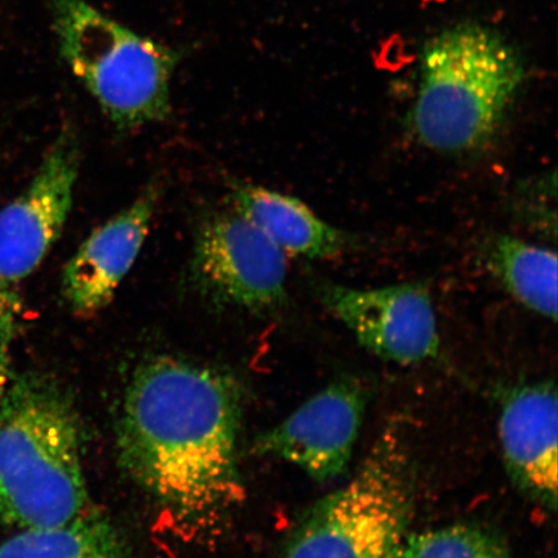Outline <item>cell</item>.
<instances>
[{"label":"cell","instance_id":"obj_1","mask_svg":"<svg viewBox=\"0 0 558 558\" xmlns=\"http://www.w3.org/2000/svg\"><path fill=\"white\" fill-rule=\"evenodd\" d=\"M242 392L232 376L171 355L136 368L117 450L125 473L186 534L218 533L243 499Z\"/></svg>","mask_w":558,"mask_h":558},{"label":"cell","instance_id":"obj_2","mask_svg":"<svg viewBox=\"0 0 558 558\" xmlns=\"http://www.w3.org/2000/svg\"><path fill=\"white\" fill-rule=\"evenodd\" d=\"M87 505L72 397L48 376H21L0 402V520L21 530L56 527Z\"/></svg>","mask_w":558,"mask_h":558},{"label":"cell","instance_id":"obj_3","mask_svg":"<svg viewBox=\"0 0 558 558\" xmlns=\"http://www.w3.org/2000/svg\"><path fill=\"white\" fill-rule=\"evenodd\" d=\"M421 75L410 113L417 142L444 155H464L497 136L525 69L500 34L463 24L428 41Z\"/></svg>","mask_w":558,"mask_h":558},{"label":"cell","instance_id":"obj_4","mask_svg":"<svg viewBox=\"0 0 558 558\" xmlns=\"http://www.w3.org/2000/svg\"><path fill=\"white\" fill-rule=\"evenodd\" d=\"M62 60L121 132L171 113L181 52L105 15L88 0H46Z\"/></svg>","mask_w":558,"mask_h":558},{"label":"cell","instance_id":"obj_5","mask_svg":"<svg viewBox=\"0 0 558 558\" xmlns=\"http://www.w3.org/2000/svg\"><path fill=\"white\" fill-rule=\"evenodd\" d=\"M414 497V465L403 436L390 428L353 478L314 505L281 558H395Z\"/></svg>","mask_w":558,"mask_h":558},{"label":"cell","instance_id":"obj_6","mask_svg":"<svg viewBox=\"0 0 558 558\" xmlns=\"http://www.w3.org/2000/svg\"><path fill=\"white\" fill-rule=\"evenodd\" d=\"M286 256L233 209L199 228L191 275L195 288L215 304L268 311L284 302Z\"/></svg>","mask_w":558,"mask_h":558},{"label":"cell","instance_id":"obj_7","mask_svg":"<svg viewBox=\"0 0 558 558\" xmlns=\"http://www.w3.org/2000/svg\"><path fill=\"white\" fill-rule=\"evenodd\" d=\"M319 294L326 308L379 359L416 365L437 357V318L427 286L410 282L357 289L324 282Z\"/></svg>","mask_w":558,"mask_h":558},{"label":"cell","instance_id":"obj_8","mask_svg":"<svg viewBox=\"0 0 558 558\" xmlns=\"http://www.w3.org/2000/svg\"><path fill=\"white\" fill-rule=\"evenodd\" d=\"M80 165L78 136L62 129L31 185L0 211V283L23 281L50 253L72 209Z\"/></svg>","mask_w":558,"mask_h":558},{"label":"cell","instance_id":"obj_9","mask_svg":"<svg viewBox=\"0 0 558 558\" xmlns=\"http://www.w3.org/2000/svg\"><path fill=\"white\" fill-rule=\"evenodd\" d=\"M367 401L364 384L331 383L257 438L254 450L299 466L318 483L337 480L351 463Z\"/></svg>","mask_w":558,"mask_h":558},{"label":"cell","instance_id":"obj_10","mask_svg":"<svg viewBox=\"0 0 558 558\" xmlns=\"http://www.w3.org/2000/svg\"><path fill=\"white\" fill-rule=\"evenodd\" d=\"M158 198V187L150 185L82 243L62 271L61 294L70 310L93 316L113 300L142 251Z\"/></svg>","mask_w":558,"mask_h":558},{"label":"cell","instance_id":"obj_11","mask_svg":"<svg viewBox=\"0 0 558 558\" xmlns=\"http://www.w3.org/2000/svg\"><path fill=\"white\" fill-rule=\"evenodd\" d=\"M499 437L514 485L555 511L558 402L554 384H525L509 390L501 402Z\"/></svg>","mask_w":558,"mask_h":558},{"label":"cell","instance_id":"obj_12","mask_svg":"<svg viewBox=\"0 0 558 558\" xmlns=\"http://www.w3.org/2000/svg\"><path fill=\"white\" fill-rule=\"evenodd\" d=\"M235 213L243 216L286 255L333 259L353 248L351 235L320 219L304 202L259 185L235 184Z\"/></svg>","mask_w":558,"mask_h":558},{"label":"cell","instance_id":"obj_13","mask_svg":"<svg viewBox=\"0 0 558 558\" xmlns=\"http://www.w3.org/2000/svg\"><path fill=\"white\" fill-rule=\"evenodd\" d=\"M0 558H132L108 518L87 508L64 525L21 530L0 544Z\"/></svg>","mask_w":558,"mask_h":558},{"label":"cell","instance_id":"obj_14","mask_svg":"<svg viewBox=\"0 0 558 558\" xmlns=\"http://www.w3.org/2000/svg\"><path fill=\"white\" fill-rule=\"evenodd\" d=\"M486 263L509 295L529 311L557 319L555 251L512 235H497L487 244Z\"/></svg>","mask_w":558,"mask_h":558},{"label":"cell","instance_id":"obj_15","mask_svg":"<svg viewBox=\"0 0 558 558\" xmlns=\"http://www.w3.org/2000/svg\"><path fill=\"white\" fill-rule=\"evenodd\" d=\"M395 558H509V554L492 530L457 523L411 536Z\"/></svg>","mask_w":558,"mask_h":558},{"label":"cell","instance_id":"obj_16","mask_svg":"<svg viewBox=\"0 0 558 558\" xmlns=\"http://www.w3.org/2000/svg\"><path fill=\"white\" fill-rule=\"evenodd\" d=\"M19 311V299L11 286L0 283V340L11 341Z\"/></svg>","mask_w":558,"mask_h":558},{"label":"cell","instance_id":"obj_17","mask_svg":"<svg viewBox=\"0 0 558 558\" xmlns=\"http://www.w3.org/2000/svg\"><path fill=\"white\" fill-rule=\"evenodd\" d=\"M9 345L10 341L0 340V402L11 384Z\"/></svg>","mask_w":558,"mask_h":558}]
</instances>
